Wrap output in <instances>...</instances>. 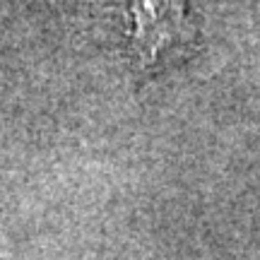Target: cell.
<instances>
[{
	"label": "cell",
	"instance_id": "cell-1",
	"mask_svg": "<svg viewBox=\"0 0 260 260\" xmlns=\"http://www.w3.org/2000/svg\"><path fill=\"white\" fill-rule=\"evenodd\" d=\"M130 17L133 53L140 68H154L186 51L198 34L186 0H130Z\"/></svg>",
	"mask_w": 260,
	"mask_h": 260
}]
</instances>
